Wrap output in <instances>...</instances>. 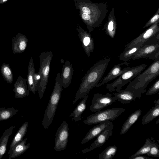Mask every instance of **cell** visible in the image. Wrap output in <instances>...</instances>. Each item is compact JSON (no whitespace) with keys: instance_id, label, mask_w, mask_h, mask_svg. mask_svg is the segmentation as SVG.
<instances>
[{"instance_id":"obj_1","label":"cell","mask_w":159,"mask_h":159,"mask_svg":"<svg viewBox=\"0 0 159 159\" xmlns=\"http://www.w3.org/2000/svg\"><path fill=\"white\" fill-rule=\"evenodd\" d=\"M73 0L89 33L100 25L105 18L107 10L104 4L94 3L90 0Z\"/></svg>"},{"instance_id":"obj_2","label":"cell","mask_w":159,"mask_h":159,"mask_svg":"<svg viewBox=\"0 0 159 159\" xmlns=\"http://www.w3.org/2000/svg\"><path fill=\"white\" fill-rule=\"evenodd\" d=\"M110 61L109 58L99 61L88 70L81 80L72 104L88 94L99 83L107 69Z\"/></svg>"},{"instance_id":"obj_3","label":"cell","mask_w":159,"mask_h":159,"mask_svg":"<svg viewBox=\"0 0 159 159\" xmlns=\"http://www.w3.org/2000/svg\"><path fill=\"white\" fill-rule=\"evenodd\" d=\"M159 75V60L155 61L149 67L130 82L125 89L132 91L140 98L146 91L148 84Z\"/></svg>"},{"instance_id":"obj_4","label":"cell","mask_w":159,"mask_h":159,"mask_svg":"<svg viewBox=\"0 0 159 159\" xmlns=\"http://www.w3.org/2000/svg\"><path fill=\"white\" fill-rule=\"evenodd\" d=\"M62 87L61 75L59 72L56 76L54 87L42 122V125L45 129L49 127L53 119L61 98Z\"/></svg>"},{"instance_id":"obj_5","label":"cell","mask_w":159,"mask_h":159,"mask_svg":"<svg viewBox=\"0 0 159 159\" xmlns=\"http://www.w3.org/2000/svg\"><path fill=\"white\" fill-rule=\"evenodd\" d=\"M52 57L53 53L51 51L43 52L39 56L40 67L38 73L40 75L41 80L38 91L40 99L43 97L48 80Z\"/></svg>"},{"instance_id":"obj_6","label":"cell","mask_w":159,"mask_h":159,"mask_svg":"<svg viewBox=\"0 0 159 159\" xmlns=\"http://www.w3.org/2000/svg\"><path fill=\"white\" fill-rule=\"evenodd\" d=\"M147 65L142 64L134 67H131L119 76L113 82L107 84L106 88L110 92L120 91L122 87L130 82L134 78L139 75L145 68Z\"/></svg>"},{"instance_id":"obj_7","label":"cell","mask_w":159,"mask_h":159,"mask_svg":"<svg viewBox=\"0 0 159 159\" xmlns=\"http://www.w3.org/2000/svg\"><path fill=\"white\" fill-rule=\"evenodd\" d=\"M125 109L122 108H115L96 111L89 116L84 121L86 125L99 124L107 121H113Z\"/></svg>"},{"instance_id":"obj_8","label":"cell","mask_w":159,"mask_h":159,"mask_svg":"<svg viewBox=\"0 0 159 159\" xmlns=\"http://www.w3.org/2000/svg\"><path fill=\"white\" fill-rule=\"evenodd\" d=\"M159 22L158 20L155 22L143 33L128 43L124 50L134 46H141L150 39L158 34Z\"/></svg>"},{"instance_id":"obj_9","label":"cell","mask_w":159,"mask_h":159,"mask_svg":"<svg viewBox=\"0 0 159 159\" xmlns=\"http://www.w3.org/2000/svg\"><path fill=\"white\" fill-rule=\"evenodd\" d=\"M112 94L108 93L103 95L100 93L94 94L90 110L92 112H96L111 105L117 100Z\"/></svg>"},{"instance_id":"obj_10","label":"cell","mask_w":159,"mask_h":159,"mask_svg":"<svg viewBox=\"0 0 159 159\" xmlns=\"http://www.w3.org/2000/svg\"><path fill=\"white\" fill-rule=\"evenodd\" d=\"M142 58H149L155 61L159 60V43L142 45L132 59Z\"/></svg>"},{"instance_id":"obj_11","label":"cell","mask_w":159,"mask_h":159,"mask_svg":"<svg viewBox=\"0 0 159 159\" xmlns=\"http://www.w3.org/2000/svg\"><path fill=\"white\" fill-rule=\"evenodd\" d=\"M69 127L68 124L64 121L57 131L55 135L54 149L58 152L65 150L68 140Z\"/></svg>"},{"instance_id":"obj_12","label":"cell","mask_w":159,"mask_h":159,"mask_svg":"<svg viewBox=\"0 0 159 159\" xmlns=\"http://www.w3.org/2000/svg\"><path fill=\"white\" fill-rule=\"evenodd\" d=\"M79 33L78 36L82 43V46L87 56H90V53L93 51L94 45V40L90 33L84 30L79 25L76 28Z\"/></svg>"},{"instance_id":"obj_13","label":"cell","mask_w":159,"mask_h":159,"mask_svg":"<svg viewBox=\"0 0 159 159\" xmlns=\"http://www.w3.org/2000/svg\"><path fill=\"white\" fill-rule=\"evenodd\" d=\"M114 125L111 122V124L97 137V139L90 146L81 151L83 154L92 151L97 148L101 147L112 135V130Z\"/></svg>"},{"instance_id":"obj_14","label":"cell","mask_w":159,"mask_h":159,"mask_svg":"<svg viewBox=\"0 0 159 159\" xmlns=\"http://www.w3.org/2000/svg\"><path fill=\"white\" fill-rule=\"evenodd\" d=\"M129 64V63L125 61L114 65L107 75L103 78L102 81L98 83L96 86V87H99L105 84L120 76L131 68L130 67L123 68L124 66L126 65L128 66Z\"/></svg>"},{"instance_id":"obj_15","label":"cell","mask_w":159,"mask_h":159,"mask_svg":"<svg viewBox=\"0 0 159 159\" xmlns=\"http://www.w3.org/2000/svg\"><path fill=\"white\" fill-rule=\"evenodd\" d=\"M28 40L26 36L19 33L16 37L12 39V52L14 54H19L24 52L26 49Z\"/></svg>"},{"instance_id":"obj_16","label":"cell","mask_w":159,"mask_h":159,"mask_svg":"<svg viewBox=\"0 0 159 159\" xmlns=\"http://www.w3.org/2000/svg\"><path fill=\"white\" fill-rule=\"evenodd\" d=\"M27 79L19 76L14 84L13 91L15 93L14 97L16 98H22L29 94V90L27 88Z\"/></svg>"},{"instance_id":"obj_17","label":"cell","mask_w":159,"mask_h":159,"mask_svg":"<svg viewBox=\"0 0 159 159\" xmlns=\"http://www.w3.org/2000/svg\"><path fill=\"white\" fill-rule=\"evenodd\" d=\"M73 72L72 64L69 61H66L63 66L61 75L63 88H67L71 84Z\"/></svg>"},{"instance_id":"obj_18","label":"cell","mask_w":159,"mask_h":159,"mask_svg":"<svg viewBox=\"0 0 159 159\" xmlns=\"http://www.w3.org/2000/svg\"><path fill=\"white\" fill-rule=\"evenodd\" d=\"M111 122L110 121H107L99 123V124L93 126L88 132L85 137L82 140L81 143L84 144L97 137Z\"/></svg>"},{"instance_id":"obj_19","label":"cell","mask_w":159,"mask_h":159,"mask_svg":"<svg viewBox=\"0 0 159 159\" xmlns=\"http://www.w3.org/2000/svg\"><path fill=\"white\" fill-rule=\"evenodd\" d=\"M117 27L116 22L114 15V9L113 8L108 16V20L103 29H105L106 34L111 38H114Z\"/></svg>"},{"instance_id":"obj_20","label":"cell","mask_w":159,"mask_h":159,"mask_svg":"<svg viewBox=\"0 0 159 159\" xmlns=\"http://www.w3.org/2000/svg\"><path fill=\"white\" fill-rule=\"evenodd\" d=\"M117 100L122 104H128L137 98L132 91L126 89L112 94Z\"/></svg>"},{"instance_id":"obj_21","label":"cell","mask_w":159,"mask_h":159,"mask_svg":"<svg viewBox=\"0 0 159 159\" xmlns=\"http://www.w3.org/2000/svg\"><path fill=\"white\" fill-rule=\"evenodd\" d=\"M35 71L34 66L33 57L31 56L29 61L27 76L28 89L34 94L38 91L34 84V75Z\"/></svg>"},{"instance_id":"obj_22","label":"cell","mask_w":159,"mask_h":159,"mask_svg":"<svg viewBox=\"0 0 159 159\" xmlns=\"http://www.w3.org/2000/svg\"><path fill=\"white\" fill-rule=\"evenodd\" d=\"M140 109H138L131 114L122 125L120 131V134L125 133L136 122L142 114Z\"/></svg>"},{"instance_id":"obj_23","label":"cell","mask_w":159,"mask_h":159,"mask_svg":"<svg viewBox=\"0 0 159 159\" xmlns=\"http://www.w3.org/2000/svg\"><path fill=\"white\" fill-rule=\"evenodd\" d=\"M27 140L26 138L17 143L9 154V159H13L22 154L30 147V143L26 144Z\"/></svg>"},{"instance_id":"obj_24","label":"cell","mask_w":159,"mask_h":159,"mask_svg":"<svg viewBox=\"0 0 159 159\" xmlns=\"http://www.w3.org/2000/svg\"><path fill=\"white\" fill-rule=\"evenodd\" d=\"M28 122L24 123L19 129L9 146L8 154L9 155L16 145L20 142L25 135L27 130Z\"/></svg>"},{"instance_id":"obj_25","label":"cell","mask_w":159,"mask_h":159,"mask_svg":"<svg viewBox=\"0 0 159 159\" xmlns=\"http://www.w3.org/2000/svg\"><path fill=\"white\" fill-rule=\"evenodd\" d=\"M155 105L142 118V124H146L158 116L159 115V99L154 101Z\"/></svg>"},{"instance_id":"obj_26","label":"cell","mask_w":159,"mask_h":159,"mask_svg":"<svg viewBox=\"0 0 159 159\" xmlns=\"http://www.w3.org/2000/svg\"><path fill=\"white\" fill-rule=\"evenodd\" d=\"M15 126H12L6 129L0 138V159L5 154L7 143Z\"/></svg>"},{"instance_id":"obj_27","label":"cell","mask_w":159,"mask_h":159,"mask_svg":"<svg viewBox=\"0 0 159 159\" xmlns=\"http://www.w3.org/2000/svg\"><path fill=\"white\" fill-rule=\"evenodd\" d=\"M88 98V95L85 96L70 115L69 117H72V120H74L75 121L81 120L82 114L86 108V102Z\"/></svg>"},{"instance_id":"obj_28","label":"cell","mask_w":159,"mask_h":159,"mask_svg":"<svg viewBox=\"0 0 159 159\" xmlns=\"http://www.w3.org/2000/svg\"><path fill=\"white\" fill-rule=\"evenodd\" d=\"M1 75L4 80L9 84H11L13 80V75L9 64L4 63L0 69Z\"/></svg>"},{"instance_id":"obj_29","label":"cell","mask_w":159,"mask_h":159,"mask_svg":"<svg viewBox=\"0 0 159 159\" xmlns=\"http://www.w3.org/2000/svg\"><path fill=\"white\" fill-rule=\"evenodd\" d=\"M141 46H134L124 50L119 56V60L127 62L132 59Z\"/></svg>"},{"instance_id":"obj_30","label":"cell","mask_w":159,"mask_h":159,"mask_svg":"<svg viewBox=\"0 0 159 159\" xmlns=\"http://www.w3.org/2000/svg\"><path fill=\"white\" fill-rule=\"evenodd\" d=\"M19 111L18 109H14L13 107L0 108V121L8 119L16 115Z\"/></svg>"},{"instance_id":"obj_31","label":"cell","mask_w":159,"mask_h":159,"mask_svg":"<svg viewBox=\"0 0 159 159\" xmlns=\"http://www.w3.org/2000/svg\"><path fill=\"white\" fill-rule=\"evenodd\" d=\"M152 143V137H151V139L149 138L146 139L144 145L134 154L131 155L129 159H131L138 155L146 154L149 152Z\"/></svg>"},{"instance_id":"obj_32","label":"cell","mask_w":159,"mask_h":159,"mask_svg":"<svg viewBox=\"0 0 159 159\" xmlns=\"http://www.w3.org/2000/svg\"><path fill=\"white\" fill-rule=\"evenodd\" d=\"M117 151L115 145L110 146L98 155L99 159H111L115 155Z\"/></svg>"},{"instance_id":"obj_33","label":"cell","mask_w":159,"mask_h":159,"mask_svg":"<svg viewBox=\"0 0 159 159\" xmlns=\"http://www.w3.org/2000/svg\"><path fill=\"white\" fill-rule=\"evenodd\" d=\"M153 143L150 150L146 155L149 157H159V145L156 143L152 138Z\"/></svg>"},{"instance_id":"obj_34","label":"cell","mask_w":159,"mask_h":159,"mask_svg":"<svg viewBox=\"0 0 159 159\" xmlns=\"http://www.w3.org/2000/svg\"><path fill=\"white\" fill-rule=\"evenodd\" d=\"M159 91V79H158L147 91L146 95L150 96L157 93Z\"/></svg>"},{"instance_id":"obj_35","label":"cell","mask_w":159,"mask_h":159,"mask_svg":"<svg viewBox=\"0 0 159 159\" xmlns=\"http://www.w3.org/2000/svg\"><path fill=\"white\" fill-rule=\"evenodd\" d=\"M159 8H158L154 15L148 21L143 28V29L151 26L155 22L159 20Z\"/></svg>"},{"instance_id":"obj_36","label":"cell","mask_w":159,"mask_h":159,"mask_svg":"<svg viewBox=\"0 0 159 159\" xmlns=\"http://www.w3.org/2000/svg\"><path fill=\"white\" fill-rule=\"evenodd\" d=\"M41 80V76L39 73L34 72V82L35 86L38 90Z\"/></svg>"},{"instance_id":"obj_37","label":"cell","mask_w":159,"mask_h":159,"mask_svg":"<svg viewBox=\"0 0 159 159\" xmlns=\"http://www.w3.org/2000/svg\"><path fill=\"white\" fill-rule=\"evenodd\" d=\"M131 159H152V158L140 155L137 156L132 158Z\"/></svg>"},{"instance_id":"obj_38","label":"cell","mask_w":159,"mask_h":159,"mask_svg":"<svg viewBox=\"0 0 159 159\" xmlns=\"http://www.w3.org/2000/svg\"><path fill=\"white\" fill-rule=\"evenodd\" d=\"M8 0H0V5L3 4L5 3Z\"/></svg>"},{"instance_id":"obj_39","label":"cell","mask_w":159,"mask_h":159,"mask_svg":"<svg viewBox=\"0 0 159 159\" xmlns=\"http://www.w3.org/2000/svg\"><path fill=\"white\" fill-rule=\"evenodd\" d=\"M159 119H158V120H157V121H156V124H158V123H159Z\"/></svg>"},{"instance_id":"obj_40","label":"cell","mask_w":159,"mask_h":159,"mask_svg":"<svg viewBox=\"0 0 159 159\" xmlns=\"http://www.w3.org/2000/svg\"><path fill=\"white\" fill-rule=\"evenodd\" d=\"M0 58H1V56H0Z\"/></svg>"}]
</instances>
